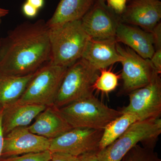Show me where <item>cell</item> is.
Segmentation results:
<instances>
[{"mask_svg":"<svg viewBox=\"0 0 161 161\" xmlns=\"http://www.w3.org/2000/svg\"><path fill=\"white\" fill-rule=\"evenodd\" d=\"M3 110L4 109H0V161L1 160V157L2 156L4 138H5V135H4V132H3Z\"/></svg>","mask_w":161,"mask_h":161,"instance_id":"obj_28","label":"cell"},{"mask_svg":"<svg viewBox=\"0 0 161 161\" xmlns=\"http://www.w3.org/2000/svg\"><path fill=\"white\" fill-rule=\"evenodd\" d=\"M116 43L115 39H90L81 58L98 71L107 69L122 60L116 49Z\"/></svg>","mask_w":161,"mask_h":161,"instance_id":"obj_14","label":"cell"},{"mask_svg":"<svg viewBox=\"0 0 161 161\" xmlns=\"http://www.w3.org/2000/svg\"><path fill=\"white\" fill-rule=\"evenodd\" d=\"M121 161H161L153 149L137 144L129 151Z\"/></svg>","mask_w":161,"mask_h":161,"instance_id":"obj_21","label":"cell"},{"mask_svg":"<svg viewBox=\"0 0 161 161\" xmlns=\"http://www.w3.org/2000/svg\"><path fill=\"white\" fill-rule=\"evenodd\" d=\"M100 74L97 76L93 84V89L105 93L114 91L118 86L119 75L106 69L99 70Z\"/></svg>","mask_w":161,"mask_h":161,"instance_id":"obj_20","label":"cell"},{"mask_svg":"<svg viewBox=\"0 0 161 161\" xmlns=\"http://www.w3.org/2000/svg\"><path fill=\"white\" fill-rule=\"evenodd\" d=\"M34 73L17 76L0 72V109L5 108L19 100Z\"/></svg>","mask_w":161,"mask_h":161,"instance_id":"obj_18","label":"cell"},{"mask_svg":"<svg viewBox=\"0 0 161 161\" xmlns=\"http://www.w3.org/2000/svg\"><path fill=\"white\" fill-rule=\"evenodd\" d=\"M130 102L120 110L122 114L131 113L139 120L160 118L161 80L158 75L151 83L129 94Z\"/></svg>","mask_w":161,"mask_h":161,"instance_id":"obj_9","label":"cell"},{"mask_svg":"<svg viewBox=\"0 0 161 161\" xmlns=\"http://www.w3.org/2000/svg\"><path fill=\"white\" fill-rule=\"evenodd\" d=\"M154 37V49L161 48V24L158 23L152 32Z\"/></svg>","mask_w":161,"mask_h":161,"instance_id":"obj_27","label":"cell"},{"mask_svg":"<svg viewBox=\"0 0 161 161\" xmlns=\"http://www.w3.org/2000/svg\"><path fill=\"white\" fill-rule=\"evenodd\" d=\"M120 15L121 22L152 32L160 23V0H130Z\"/></svg>","mask_w":161,"mask_h":161,"instance_id":"obj_11","label":"cell"},{"mask_svg":"<svg viewBox=\"0 0 161 161\" xmlns=\"http://www.w3.org/2000/svg\"><path fill=\"white\" fill-rule=\"evenodd\" d=\"M139 120L131 113H124L108 124L103 130L99 142L98 151L115 142L133 123Z\"/></svg>","mask_w":161,"mask_h":161,"instance_id":"obj_19","label":"cell"},{"mask_svg":"<svg viewBox=\"0 0 161 161\" xmlns=\"http://www.w3.org/2000/svg\"><path fill=\"white\" fill-rule=\"evenodd\" d=\"M161 133V119L137 121L115 142L97 152L99 161H121L139 143L153 149Z\"/></svg>","mask_w":161,"mask_h":161,"instance_id":"obj_3","label":"cell"},{"mask_svg":"<svg viewBox=\"0 0 161 161\" xmlns=\"http://www.w3.org/2000/svg\"><path fill=\"white\" fill-rule=\"evenodd\" d=\"M51 63L68 68L82 58L91 39L84 30L81 20L48 27Z\"/></svg>","mask_w":161,"mask_h":161,"instance_id":"obj_2","label":"cell"},{"mask_svg":"<svg viewBox=\"0 0 161 161\" xmlns=\"http://www.w3.org/2000/svg\"><path fill=\"white\" fill-rule=\"evenodd\" d=\"M50 58L48 27L43 19L24 22L0 40V72L5 74H33Z\"/></svg>","mask_w":161,"mask_h":161,"instance_id":"obj_1","label":"cell"},{"mask_svg":"<svg viewBox=\"0 0 161 161\" xmlns=\"http://www.w3.org/2000/svg\"><path fill=\"white\" fill-rule=\"evenodd\" d=\"M45 106L21 103L16 102L3 110L4 135L19 127H28L34 119L46 108Z\"/></svg>","mask_w":161,"mask_h":161,"instance_id":"obj_16","label":"cell"},{"mask_svg":"<svg viewBox=\"0 0 161 161\" xmlns=\"http://www.w3.org/2000/svg\"><path fill=\"white\" fill-rule=\"evenodd\" d=\"M28 127L16 128L5 136L2 156L9 157L49 150L50 140L34 134Z\"/></svg>","mask_w":161,"mask_h":161,"instance_id":"obj_12","label":"cell"},{"mask_svg":"<svg viewBox=\"0 0 161 161\" xmlns=\"http://www.w3.org/2000/svg\"><path fill=\"white\" fill-rule=\"evenodd\" d=\"M116 49L122 58V91L130 94L148 85L159 75L150 59H144L128 47L116 43Z\"/></svg>","mask_w":161,"mask_h":161,"instance_id":"obj_7","label":"cell"},{"mask_svg":"<svg viewBox=\"0 0 161 161\" xmlns=\"http://www.w3.org/2000/svg\"><path fill=\"white\" fill-rule=\"evenodd\" d=\"M49 161H79V157L63 153H52L51 158Z\"/></svg>","mask_w":161,"mask_h":161,"instance_id":"obj_24","label":"cell"},{"mask_svg":"<svg viewBox=\"0 0 161 161\" xmlns=\"http://www.w3.org/2000/svg\"><path fill=\"white\" fill-rule=\"evenodd\" d=\"M115 40L117 43H124L144 59L150 60L155 51L152 32L122 23L120 20L116 27Z\"/></svg>","mask_w":161,"mask_h":161,"instance_id":"obj_13","label":"cell"},{"mask_svg":"<svg viewBox=\"0 0 161 161\" xmlns=\"http://www.w3.org/2000/svg\"><path fill=\"white\" fill-rule=\"evenodd\" d=\"M96 0H60L51 18L46 22L48 27L81 20Z\"/></svg>","mask_w":161,"mask_h":161,"instance_id":"obj_17","label":"cell"},{"mask_svg":"<svg viewBox=\"0 0 161 161\" xmlns=\"http://www.w3.org/2000/svg\"><path fill=\"white\" fill-rule=\"evenodd\" d=\"M52 152L49 150L37 153H31L19 156L9 157L1 161H49Z\"/></svg>","mask_w":161,"mask_h":161,"instance_id":"obj_22","label":"cell"},{"mask_svg":"<svg viewBox=\"0 0 161 161\" xmlns=\"http://www.w3.org/2000/svg\"><path fill=\"white\" fill-rule=\"evenodd\" d=\"M103 130L72 128L50 140L49 150L78 157L87 153L98 151Z\"/></svg>","mask_w":161,"mask_h":161,"instance_id":"obj_8","label":"cell"},{"mask_svg":"<svg viewBox=\"0 0 161 161\" xmlns=\"http://www.w3.org/2000/svg\"><path fill=\"white\" fill-rule=\"evenodd\" d=\"M26 2L36 8L38 10L44 6V0H26Z\"/></svg>","mask_w":161,"mask_h":161,"instance_id":"obj_30","label":"cell"},{"mask_svg":"<svg viewBox=\"0 0 161 161\" xmlns=\"http://www.w3.org/2000/svg\"><path fill=\"white\" fill-rule=\"evenodd\" d=\"M150 60L156 71L160 75L161 73V48L155 50Z\"/></svg>","mask_w":161,"mask_h":161,"instance_id":"obj_25","label":"cell"},{"mask_svg":"<svg viewBox=\"0 0 161 161\" xmlns=\"http://www.w3.org/2000/svg\"><path fill=\"white\" fill-rule=\"evenodd\" d=\"M98 72L82 58L68 68L54 106L60 108L93 95V84Z\"/></svg>","mask_w":161,"mask_h":161,"instance_id":"obj_5","label":"cell"},{"mask_svg":"<svg viewBox=\"0 0 161 161\" xmlns=\"http://www.w3.org/2000/svg\"><path fill=\"white\" fill-rule=\"evenodd\" d=\"M67 69L50 62L40 68L34 73L18 102L46 107L53 105Z\"/></svg>","mask_w":161,"mask_h":161,"instance_id":"obj_6","label":"cell"},{"mask_svg":"<svg viewBox=\"0 0 161 161\" xmlns=\"http://www.w3.org/2000/svg\"><path fill=\"white\" fill-rule=\"evenodd\" d=\"M30 132L49 140L58 137L72 129L53 105L47 107L28 127Z\"/></svg>","mask_w":161,"mask_h":161,"instance_id":"obj_15","label":"cell"},{"mask_svg":"<svg viewBox=\"0 0 161 161\" xmlns=\"http://www.w3.org/2000/svg\"><path fill=\"white\" fill-rule=\"evenodd\" d=\"M9 13V10L8 9H3L0 7V24L2 22V18L7 15Z\"/></svg>","mask_w":161,"mask_h":161,"instance_id":"obj_31","label":"cell"},{"mask_svg":"<svg viewBox=\"0 0 161 161\" xmlns=\"http://www.w3.org/2000/svg\"><path fill=\"white\" fill-rule=\"evenodd\" d=\"M38 9L27 2L24 3L22 7V11L24 15L29 18H34L37 14Z\"/></svg>","mask_w":161,"mask_h":161,"instance_id":"obj_26","label":"cell"},{"mask_svg":"<svg viewBox=\"0 0 161 161\" xmlns=\"http://www.w3.org/2000/svg\"><path fill=\"white\" fill-rule=\"evenodd\" d=\"M72 128L103 130L122 115L120 111L109 108L94 95L58 108Z\"/></svg>","mask_w":161,"mask_h":161,"instance_id":"obj_4","label":"cell"},{"mask_svg":"<svg viewBox=\"0 0 161 161\" xmlns=\"http://www.w3.org/2000/svg\"><path fill=\"white\" fill-rule=\"evenodd\" d=\"M97 152L98 151L87 153L79 156H78L79 161H99L97 156Z\"/></svg>","mask_w":161,"mask_h":161,"instance_id":"obj_29","label":"cell"},{"mask_svg":"<svg viewBox=\"0 0 161 161\" xmlns=\"http://www.w3.org/2000/svg\"><path fill=\"white\" fill-rule=\"evenodd\" d=\"M130 1V0H127V1Z\"/></svg>","mask_w":161,"mask_h":161,"instance_id":"obj_32","label":"cell"},{"mask_svg":"<svg viewBox=\"0 0 161 161\" xmlns=\"http://www.w3.org/2000/svg\"><path fill=\"white\" fill-rule=\"evenodd\" d=\"M119 15L110 8L105 0H96L89 11L81 19L84 30L91 39H115Z\"/></svg>","mask_w":161,"mask_h":161,"instance_id":"obj_10","label":"cell"},{"mask_svg":"<svg viewBox=\"0 0 161 161\" xmlns=\"http://www.w3.org/2000/svg\"><path fill=\"white\" fill-rule=\"evenodd\" d=\"M105 1L110 8L119 15L123 12L127 3V0H105Z\"/></svg>","mask_w":161,"mask_h":161,"instance_id":"obj_23","label":"cell"}]
</instances>
